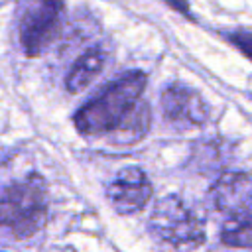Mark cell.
Segmentation results:
<instances>
[{"instance_id":"cell-1","label":"cell","mask_w":252,"mask_h":252,"mask_svg":"<svg viewBox=\"0 0 252 252\" xmlns=\"http://www.w3.org/2000/svg\"><path fill=\"white\" fill-rule=\"evenodd\" d=\"M146 87V73L130 71L106 87L96 98L83 104L75 114V126L81 134L96 136L118 130L138 106Z\"/></svg>"},{"instance_id":"cell-2","label":"cell","mask_w":252,"mask_h":252,"mask_svg":"<svg viewBox=\"0 0 252 252\" xmlns=\"http://www.w3.org/2000/svg\"><path fill=\"white\" fill-rule=\"evenodd\" d=\"M45 211V183L35 173L0 195V226H6L16 238H28L39 230Z\"/></svg>"},{"instance_id":"cell-3","label":"cell","mask_w":252,"mask_h":252,"mask_svg":"<svg viewBox=\"0 0 252 252\" xmlns=\"http://www.w3.org/2000/svg\"><path fill=\"white\" fill-rule=\"evenodd\" d=\"M150 226L156 236L177 252H191L207 238L201 219L175 195H167L158 201L150 217Z\"/></svg>"},{"instance_id":"cell-4","label":"cell","mask_w":252,"mask_h":252,"mask_svg":"<svg viewBox=\"0 0 252 252\" xmlns=\"http://www.w3.org/2000/svg\"><path fill=\"white\" fill-rule=\"evenodd\" d=\"M61 14L63 4L59 2H41L24 14L20 22V41L26 55L35 57L47 49L59 32Z\"/></svg>"},{"instance_id":"cell-5","label":"cell","mask_w":252,"mask_h":252,"mask_svg":"<svg viewBox=\"0 0 252 252\" xmlns=\"http://www.w3.org/2000/svg\"><path fill=\"white\" fill-rule=\"evenodd\" d=\"M152 193L154 189L148 175L136 165L120 169L106 187V197L114 211L120 215H132L144 209L152 199Z\"/></svg>"},{"instance_id":"cell-6","label":"cell","mask_w":252,"mask_h":252,"mask_svg":"<svg viewBox=\"0 0 252 252\" xmlns=\"http://www.w3.org/2000/svg\"><path fill=\"white\" fill-rule=\"evenodd\" d=\"M161 112L167 122L187 128V126H201L205 124L209 110L201 94L183 85V83H171L161 93Z\"/></svg>"},{"instance_id":"cell-7","label":"cell","mask_w":252,"mask_h":252,"mask_svg":"<svg viewBox=\"0 0 252 252\" xmlns=\"http://www.w3.org/2000/svg\"><path fill=\"white\" fill-rule=\"evenodd\" d=\"M211 199L217 211L238 219L252 213V175L246 171H232L220 175L211 187Z\"/></svg>"},{"instance_id":"cell-8","label":"cell","mask_w":252,"mask_h":252,"mask_svg":"<svg viewBox=\"0 0 252 252\" xmlns=\"http://www.w3.org/2000/svg\"><path fill=\"white\" fill-rule=\"evenodd\" d=\"M104 61H106V55L102 49L98 47H93L89 51H85L71 67V71L67 73V79H65V89L69 93H79L83 91L104 67Z\"/></svg>"},{"instance_id":"cell-9","label":"cell","mask_w":252,"mask_h":252,"mask_svg":"<svg viewBox=\"0 0 252 252\" xmlns=\"http://www.w3.org/2000/svg\"><path fill=\"white\" fill-rule=\"evenodd\" d=\"M148 126H150V106L144 102L132 110V114L124 120V124L118 130H114L116 142L118 144H134L146 136Z\"/></svg>"},{"instance_id":"cell-10","label":"cell","mask_w":252,"mask_h":252,"mask_svg":"<svg viewBox=\"0 0 252 252\" xmlns=\"http://www.w3.org/2000/svg\"><path fill=\"white\" fill-rule=\"evenodd\" d=\"M220 240L234 248H252V213L228 219L220 230Z\"/></svg>"},{"instance_id":"cell-11","label":"cell","mask_w":252,"mask_h":252,"mask_svg":"<svg viewBox=\"0 0 252 252\" xmlns=\"http://www.w3.org/2000/svg\"><path fill=\"white\" fill-rule=\"evenodd\" d=\"M228 39L246 55L252 59V32H234L228 35Z\"/></svg>"}]
</instances>
